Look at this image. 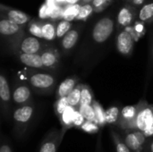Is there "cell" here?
<instances>
[{
	"label": "cell",
	"mask_w": 153,
	"mask_h": 152,
	"mask_svg": "<svg viewBox=\"0 0 153 152\" xmlns=\"http://www.w3.org/2000/svg\"><path fill=\"white\" fill-rule=\"evenodd\" d=\"M92 108H93L94 112H95L97 124L99 125L100 127H103L105 125H107V121H106V111L104 110V108L100 105V103L99 101L95 100V99L92 102Z\"/></svg>",
	"instance_id": "44dd1931"
},
{
	"label": "cell",
	"mask_w": 153,
	"mask_h": 152,
	"mask_svg": "<svg viewBox=\"0 0 153 152\" xmlns=\"http://www.w3.org/2000/svg\"><path fill=\"white\" fill-rule=\"evenodd\" d=\"M91 12H92V6L90 5V4H85V5L81 7L79 14L77 16V19L78 20H82V19L88 17L91 13Z\"/></svg>",
	"instance_id": "1f68e13d"
},
{
	"label": "cell",
	"mask_w": 153,
	"mask_h": 152,
	"mask_svg": "<svg viewBox=\"0 0 153 152\" xmlns=\"http://www.w3.org/2000/svg\"><path fill=\"white\" fill-rule=\"evenodd\" d=\"M0 152H13L12 147L10 145V142L8 139L2 134L1 135V143H0Z\"/></svg>",
	"instance_id": "d6a6232c"
},
{
	"label": "cell",
	"mask_w": 153,
	"mask_h": 152,
	"mask_svg": "<svg viewBox=\"0 0 153 152\" xmlns=\"http://www.w3.org/2000/svg\"><path fill=\"white\" fill-rule=\"evenodd\" d=\"M143 25H142V24H140V23H137V26L135 27V30L137 31V33L142 32V31H143ZM139 35H140V34H139Z\"/></svg>",
	"instance_id": "ab89813d"
},
{
	"label": "cell",
	"mask_w": 153,
	"mask_h": 152,
	"mask_svg": "<svg viewBox=\"0 0 153 152\" xmlns=\"http://www.w3.org/2000/svg\"><path fill=\"white\" fill-rule=\"evenodd\" d=\"M40 43L34 37H28L22 40L20 46L21 54H39Z\"/></svg>",
	"instance_id": "9a60e30c"
},
{
	"label": "cell",
	"mask_w": 153,
	"mask_h": 152,
	"mask_svg": "<svg viewBox=\"0 0 153 152\" xmlns=\"http://www.w3.org/2000/svg\"><path fill=\"white\" fill-rule=\"evenodd\" d=\"M70 27H71V24L68 21H63L61 22L56 30V37L57 38H62V37H65L70 30Z\"/></svg>",
	"instance_id": "83f0119b"
},
{
	"label": "cell",
	"mask_w": 153,
	"mask_h": 152,
	"mask_svg": "<svg viewBox=\"0 0 153 152\" xmlns=\"http://www.w3.org/2000/svg\"><path fill=\"white\" fill-rule=\"evenodd\" d=\"M110 136L115 146L116 152H132L126 144L123 137H121V135L118 133H117L114 129L110 130Z\"/></svg>",
	"instance_id": "e0dca14e"
},
{
	"label": "cell",
	"mask_w": 153,
	"mask_h": 152,
	"mask_svg": "<svg viewBox=\"0 0 153 152\" xmlns=\"http://www.w3.org/2000/svg\"><path fill=\"white\" fill-rule=\"evenodd\" d=\"M82 83H79L73 91L66 97L67 102L69 107L74 108L76 110H79V108L81 106V92H82Z\"/></svg>",
	"instance_id": "2e32d148"
},
{
	"label": "cell",
	"mask_w": 153,
	"mask_h": 152,
	"mask_svg": "<svg viewBox=\"0 0 153 152\" xmlns=\"http://www.w3.org/2000/svg\"><path fill=\"white\" fill-rule=\"evenodd\" d=\"M80 5L79 4H74L72 6H70L68 9H66V11L64 13V18L65 19V21H72L74 20L75 17L77 18L79 12H80Z\"/></svg>",
	"instance_id": "4316f807"
},
{
	"label": "cell",
	"mask_w": 153,
	"mask_h": 152,
	"mask_svg": "<svg viewBox=\"0 0 153 152\" xmlns=\"http://www.w3.org/2000/svg\"><path fill=\"white\" fill-rule=\"evenodd\" d=\"M62 141L61 130L52 128L43 137L39 148V152H57Z\"/></svg>",
	"instance_id": "8992f818"
},
{
	"label": "cell",
	"mask_w": 153,
	"mask_h": 152,
	"mask_svg": "<svg viewBox=\"0 0 153 152\" xmlns=\"http://www.w3.org/2000/svg\"><path fill=\"white\" fill-rule=\"evenodd\" d=\"M79 112L82 114V116L84 117L86 121H90V122H93L97 124L96 116H95V112L92 108V105H81L79 108Z\"/></svg>",
	"instance_id": "603a6c76"
},
{
	"label": "cell",
	"mask_w": 153,
	"mask_h": 152,
	"mask_svg": "<svg viewBox=\"0 0 153 152\" xmlns=\"http://www.w3.org/2000/svg\"><path fill=\"white\" fill-rule=\"evenodd\" d=\"M136 117L129 131H140L147 138L153 136V105L145 99H141L138 103Z\"/></svg>",
	"instance_id": "3957f363"
},
{
	"label": "cell",
	"mask_w": 153,
	"mask_h": 152,
	"mask_svg": "<svg viewBox=\"0 0 153 152\" xmlns=\"http://www.w3.org/2000/svg\"><path fill=\"white\" fill-rule=\"evenodd\" d=\"M11 90L13 103L16 108L33 103L32 90L29 83L22 81H15L11 87Z\"/></svg>",
	"instance_id": "5b68a950"
},
{
	"label": "cell",
	"mask_w": 153,
	"mask_h": 152,
	"mask_svg": "<svg viewBox=\"0 0 153 152\" xmlns=\"http://www.w3.org/2000/svg\"><path fill=\"white\" fill-rule=\"evenodd\" d=\"M58 1H62V0H58Z\"/></svg>",
	"instance_id": "f6af8a7d"
},
{
	"label": "cell",
	"mask_w": 153,
	"mask_h": 152,
	"mask_svg": "<svg viewBox=\"0 0 153 152\" xmlns=\"http://www.w3.org/2000/svg\"><path fill=\"white\" fill-rule=\"evenodd\" d=\"M143 152H153V139L149 138V141L147 142V145Z\"/></svg>",
	"instance_id": "74e56055"
},
{
	"label": "cell",
	"mask_w": 153,
	"mask_h": 152,
	"mask_svg": "<svg viewBox=\"0 0 153 152\" xmlns=\"http://www.w3.org/2000/svg\"><path fill=\"white\" fill-rule=\"evenodd\" d=\"M86 120L84 119V117L82 116V114L79 112V110H77L75 112L74 115V127L75 128H81V126L84 124Z\"/></svg>",
	"instance_id": "836d02e7"
},
{
	"label": "cell",
	"mask_w": 153,
	"mask_h": 152,
	"mask_svg": "<svg viewBox=\"0 0 153 152\" xmlns=\"http://www.w3.org/2000/svg\"><path fill=\"white\" fill-rule=\"evenodd\" d=\"M30 31L32 35H34L38 38H43L42 27H39L36 24H32L30 28Z\"/></svg>",
	"instance_id": "e575fe53"
},
{
	"label": "cell",
	"mask_w": 153,
	"mask_h": 152,
	"mask_svg": "<svg viewBox=\"0 0 153 152\" xmlns=\"http://www.w3.org/2000/svg\"><path fill=\"white\" fill-rule=\"evenodd\" d=\"M134 39L128 31H122L117 39V47L118 52L124 56H130L134 48Z\"/></svg>",
	"instance_id": "30bf717a"
},
{
	"label": "cell",
	"mask_w": 153,
	"mask_h": 152,
	"mask_svg": "<svg viewBox=\"0 0 153 152\" xmlns=\"http://www.w3.org/2000/svg\"><path fill=\"white\" fill-rule=\"evenodd\" d=\"M19 60L22 64L30 69L47 71L43 65L40 54H20Z\"/></svg>",
	"instance_id": "7c38bea8"
},
{
	"label": "cell",
	"mask_w": 153,
	"mask_h": 152,
	"mask_svg": "<svg viewBox=\"0 0 153 152\" xmlns=\"http://www.w3.org/2000/svg\"><path fill=\"white\" fill-rule=\"evenodd\" d=\"M105 1H106V0H94V4H95L96 6H100V5H101Z\"/></svg>",
	"instance_id": "60d3db41"
},
{
	"label": "cell",
	"mask_w": 153,
	"mask_h": 152,
	"mask_svg": "<svg viewBox=\"0 0 153 152\" xmlns=\"http://www.w3.org/2000/svg\"><path fill=\"white\" fill-rule=\"evenodd\" d=\"M79 83V78L76 75L67 77L57 86L55 92L56 99H58L61 98H66Z\"/></svg>",
	"instance_id": "8fae6325"
},
{
	"label": "cell",
	"mask_w": 153,
	"mask_h": 152,
	"mask_svg": "<svg viewBox=\"0 0 153 152\" xmlns=\"http://www.w3.org/2000/svg\"><path fill=\"white\" fill-rule=\"evenodd\" d=\"M93 100L94 99L92 90L89 85L82 83L81 92V105H92Z\"/></svg>",
	"instance_id": "7402d4cb"
},
{
	"label": "cell",
	"mask_w": 153,
	"mask_h": 152,
	"mask_svg": "<svg viewBox=\"0 0 153 152\" xmlns=\"http://www.w3.org/2000/svg\"><path fill=\"white\" fill-rule=\"evenodd\" d=\"M59 13H60V9H59L58 7H54V8L51 9L50 12H49V15H50V17H52V18L57 17V16L59 15Z\"/></svg>",
	"instance_id": "f35d334b"
},
{
	"label": "cell",
	"mask_w": 153,
	"mask_h": 152,
	"mask_svg": "<svg viewBox=\"0 0 153 152\" xmlns=\"http://www.w3.org/2000/svg\"><path fill=\"white\" fill-rule=\"evenodd\" d=\"M123 137L126 144L132 152H143L149 138L140 131H126Z\"/></svg>",
	"instance_id": "52a82bcc"
},
{
	"label": "cell",
	"mask_w": 153,
	"mask_h": 152,
	"mask_svg": "<svg viewBox=\"0 0 153 152\" xmlns=\"http://www.w3.org/2000/svg\"><path fill=\"white\" fill-rule=\"evenodd\" d=\"M68 1H69L70 3H75V2H76L77 0H68Z\"/></svg>",
	"instance_id": "7bdbcfd3"
},
{
	"label": "cell",
	"mask_w": 153,
	"mask_h": 152,
	"mask_svg": "<svg viewBox=\"0 0 153 152\" xmlns=\"http://www.w3.org/2000/svg\"><path fill=\"white\" fill-rule=\"evenodd\" d=\"M153 16V4H146L140 12V19L142 21H147Z\"/></svg>",
	"instance_id": "4dcf8cb0"
},
{
	"label": "cell",
	"mask_w": 153,
	"mask_h": 152,
	"mask_svg": "<svg viewBox=\"0 0 153 152\" xmlns=\"http://www.w3.org/2000/svg\"><path fill=\"white\" fill-rule=\"evenodd\" d=\"M43 65L47 71L53 72L56 71L59 65V56L56 51L45 50L40 53Z\"/></svg>",
	"instance_id": "4fadbf2b"
},
{
	"label": "cell",
	"mask_w": 153,
	"mask_h": 152,
	"mask_svg": "<svg viewBox=\"0 0 153 152\" xmlns=\"http://www.w3.org/2000/svg\"><path fill=\"white\" fill-rule=\"evenodd\" d=\"M114 29V22L112 20L108 18H103L99 21L92 32L93 39L97 43H103L105 42L112 34Z\"/></svg>",
	"instance_id": "ba28073f"
},
{
	"label": "cell",
	"mask_w": 153,
	"mask_h": 152,
	"mask_svg": "<svg viewBox=\"0 0 153 152\" xmlns=\"http://www.w3.org/2000/svg\"><path fill=\"white\" fill-rule=\"evenodd\" d=\"M134 3L135 4H142L143 3V0H134Z\"/></svg>",
	"instance_id": "b9f144b4"
},
{
	"label": "cell",
	"mask_w": 153,
	"mask_h": 152,
	"mask_svg": "<svg viewBox=\"0 0 153 152\" xmlns=\"http://www.w3.org/2000/svg\"><path fill=\"white\" fill-rule=\"evenodd\" d=\"M78 39H79V33L74 30H70L62 39V47H63V48L65 50L72 49L75 46Z\"/></svg>",
	"instance_id": "d6986e66"
},
{
	"label": "cell",
	"mask_w": 153,
	"mask_h": 152,
	"mask_svg": "<svg viewBox=\"0 0 153 152\" xmlns=\"http://www.w3.org/2000/svg\"><path fill=\"white\" fill-rule=\"evenodd\" d=\"M68 107L69 105H68L66 98H61V99H56V101L54 104V111L57 118H59L63 115V113L66 110Z\"/></svg>",
	"instance_id": "d4e9b609"
},
{
	"label": "cell",
	"mask_w": 153,
	"mask_h": 152,
	"mask_svg": "<svg viewBox=\"0 0 153 152\" xmlns=\"http://www.w3.org/2000/svg\"><path fill=\"white\" fill-rule=\"evenodd\" d=\"M137 111H138V104L124 107L121 109L117 126L125 132L129 131L132 124L134 123L136 117Z\"/></svg>",
	"instance_id": "9c48e42d"
},
{
	"label": "cell",
	"mask_w": 153,
	"mask_h": 152,
	"mask_svg": "<svg viewBox=\"0 0 153 152\" xmlns=\"http://www.w3.org/2000/svg\"><path fill=\"white\" fill-rule=\"evenodd\" d=\"M42 32H43V38L48 40H52L55 38V36H56L55 28L50 23L45 24L42 27Z\"/></svg>",
	"instance_id": "f1b7e54d"
},
{
	"label": "cell",
	"mask_w": 153,
	"mask_h": 152,
	"mask_svg": "<svg viewBox=\"0 0 153 152\" xmlns=\"http://www.w3.org/2000/svg\"><path fill=\"white\" fill-rule=\"evenodd\" d=\"M77 110L74 109L72 107H68L66 108V110L63 113V115L58 118L62 126L61 129V133H62V137L64 138L65 133L67 132V130H69L70 128L74 127V115L75 112Z\"/></svg>",
	"instance_id": "5bb4252c"
},
{
	"label": "cell",
	"mask_w": 153,
	"mask_h": 152,
	"mask_svg": "<svg viewBox=\"0 0 153 152\" xmlns=\"http://www.w3.org/2000/svg\"><path fill=\"white\" fill-rule=\"evenodd\" d=\"M120 113H121V109L117 106H113V107H110L109 108H108V110H106L107 124L110 125L117 126L119 117H120Z\"/></svg>",
	"instance_id": "ffe728a7"
},
{
	"label": "cell",
	"mask_w": 153,
	"mask_h": 152,
	"mask_svg": "<svg viewBox=\"0 0 153 152\" xmlns=\"http://www.w3.org/2000/svg\"><path fill=\"white\" fill-rule=\"evenodd\" d=\"M152 61H153V48H152Z\"/></svg>",
	"instance_id": "ee69618b"
},
{
	"label": "cell",
	"mask_w": 153,
	"mask_h": 152,
	"mask_svg": "<svg viewBox=\"0 0 153 152\" xmlns=\"http://www.w3.org/2000/svg\"><path fill=\"white\" fill-rule=\"evenodd\" d=\"M95 152H103V151H102V135H101V133L97 137Z\"/></svg>",
	"instance_id": "d590c367"
},
{
	"label": "cell",
	"mask_w": 153,
	"mask_h": 152,
	"mask_svg": "<svg viewBox=\"0 0 153 152\" xmlns=\"http://www.w3.org/2000/svg\"><path fill=\"white\" fill-rule=\"evenodd\" d=\"M36 106L33 103L17 107L13 111V133L17 140H23L35 118Z\"/></svg>",
	"instance_id": "7a4b0ae2"
},
{
	"label": "cell",
	"mask_w": 153,
	"mask_h": 152,
	"mask_svg": "<svg viewBox=\"0 0 153 152\" xmlns=\"http://www.w3.org/2000/svg\"><path fill=\"white\" fill-rule=\"evenodd\" d=\"M8 17H9V20L15 22L18 25L23 24V23L27 22L29 20V17L27 14H25L24 13H22L21 11H16V10L10 11L8 13Z\"/></svg>",
	"instance_id": "cb8c5ba5"
},
{
	"label": "cell",
	"mask_w": 153,
	"mask_h": 152,
	"mask_svg": "<svg viewBox=\"0 0 153 152\" xmlns=\"http://www.w3.org/2000/svg\"><path fill=\"white\" fill-rule=\"evenodd\" d=\"M100 126L93 122H90V121H85L84 124L81 126V130H82L83 132H86L88 133H96L100 131Z\"/></svg>",
	"instance_id": "f546056e"
},
{
	"label": "cell",
	"mask_w": 153,
	"mask_h": 152,
	"mask_svg": "<svg viewBox=\"0 0 153 152\" xmlns=\"http://www.w3.org/2000/svg\"><path fill=\"white\" fill-rule=\"evenodd\" d=\"M0 105H1V115L4 121H9L13 116L12 111V90L9 85L8 79L4 73L0 74Z\"/></svg>",
	"instance_id": "277c9868"
},
{
	"label": "cell",
	"mask_w": 153,
	"mask_h": 152,
	"mask_svg": "<svg viewBox=\"0 0 153 152\" xmlns=\"http://www.w3.org/2000/svg\"><path fill=\"white\" fill-rule=\"evenodd\" d=\"M49 10H48V5H43L42 7H41V9H40V11H39V16L41 17V18H45V17H47L48 16V14H49Z\"/></svg>",
	"instance_id": "8d00e7d4"
},
{
	"label": "cell",
	"mask_w": 153,
	"mask_h": 152,
	"mask_svg": "<svg viewBox=\"0 0 153 152\" xmlns=\"http://www.w3.org/2000/svg\"><path fill=\"white\" fill-rule=\"evenodd\" d=\"M132 22V14L128 9L123 8L118 14V22L123 26H128Z\"/></svg>",
	"instance_id": "484cf974"
},
{
	"label": "cell",
	"mask_w": 153,
	"mask_h": 152,
	"mask_svg": "<svg viewBox=\"0 0 153 152\" xmlns=\"http://www.w3.org/2000/svg\"><path fill=\"white\" fill-rule=\"evenodd\" d=\"M19 30V25L11 20H2L0 22V32L3 35L10 36L17 33Z\"/></svg>",
	"instance_id": "ac0fdd59"
},
{
	"label": "cell",
	"mask_w": 153,
	"mask_h": 152,
	"mask_svg": "<svg viewBox=\"0 0 153 152\" xmlns=\"http://www.w3.org/2000/svg\"><path fill=\"white\" fill-rule=\"evenodd\" d=\"M25 75L32 91L38 95L48 96L56 92V78L48 71L26 69Z\"/></svg>",
	"instance_id": "6da1fadb"
}]
</instances>
